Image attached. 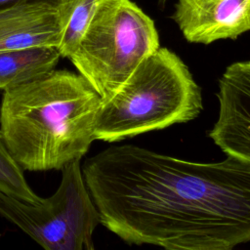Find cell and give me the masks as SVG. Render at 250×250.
Masks as SVG:
<instances>
[{
    "mask_svg": "<svg viewBox=\"0 0 250 250\" xmlns=\"http://www.w3.org/2000/svg\"><path fill=\"white\" fill-rule=\"evenodd\" d=\"M100 223L129 244L229 250L250 242V163L194 162L134 145L85 160Z\"/></svg>",
    "mask_w": 250,
    "mask_h": 250,
    "instance_id": "1",
    "label": "cell"
},
{
    "mask_svg": "<svg viewBox=\"0 0 250 250\" xmlns=\"http://www.w3.org/2000/svg\"><path fill=\"white\" fill-rule=\"evenodd\" d=\"M102 98L80 73L54 69L3 91L0 131L23 170H62L95 141Z\"/></svg>",
    "mask_w": 250,
    "mask_h": 250,
    "instance_id": "2",
    "label": "cell"
},
{
    "mask_svg": "<svg viewBox=\"0 0 250 250\" xmlns=\"http://www.w3.org/2000/svg\"><path fill=\"white\" fill-rule=\"evenodd\" d=\"M201 109V90L187 64L174 52L159 47L109 99L102 101L95 139L117 142L190 121Z\"/></svg>",
    "mask_w": 250,
    "mask_h": 250,
    "instance_id": "3",
    "label": "cell"
},
{
    "mask_svg": "<svg viewBox=\"0 0 250 250\" xmlns=\"http://www.w3.org/2000/svg\"><path fill=\"white\" fill-rule=\"evenodd\" d=\"M159 47L154 21L136 3L101 0L69 60L105 101Z\"/></svg>",
    "mask_w": 250,
    "mask_h": 250,
    "instance_id": "4",
    "label": "cell"
},
{
    "mask_svg": "<svg viewBox=\"0 0 250 250\" xmlns=\"http://www.w3.org/2000/svg\"><path fill=\"white\" fill-rule=\"evenodd\" d=\"M0 216L47 250H93V233L100 223L80 160L62 169L57 190L38 204L0 192Z\"/></svg>",
    "mask_w": 250,
    "mask_h": 250,
    "instance_id": "5",
    "label": "cell"
},
{
    "mask_svg": "<svg viewBox=\"0 0 250 250\" xmlns=\"http://www.w3.org/2000/svg\"><path fill=\"white\" fill-rule=\"evenodd\" d=\"M217 98L219 114L209 137L228 156L250 163V62L226 68Z\"/></svg>",
    "mask_w": 250,
    "mask_h": 250,
    "instance_id": "6",
    "label": "cell"
},
{
    "mask_svg": "<svg viewBox=\"0 0 250 250\" xmlns=\"http://www.w3.org/2000/svg\"><path fill=\"white\" fill-rule=\"evenodd\" d=\"M172 19L190 43L235 39L250 30V0H177Z\"/></svg>",
    "mask_w": 250,
    "mask_h": 250,
    "instance_id": "7",
    "label": "cell"
},
{
    "mask_svg": "<svg viewBox=\"0 0 250 250\" xmlns=\"http://www.w3.org/2000/svg\"><path fill=\"white\" fill-rule=\"evenodd\" d=\"M63 17L59 3L45 0L0 7V52L59 47Z\"/></svg>",
    "mask_w": 250,
    "mask_h": 250,
    "instance_id": "8",
    "label": "cell"
},
{
    "mask_svg": "<svg viewBox=\"0 0 250 250\" xmlns=\"http://www.w3.org/2000/svg\"><path fill=\"white\" fill-rule=\"evenodd\" d=\"M57 47H33L0 52V90L34 80L55 69Z\"/></svg>",
    "mask_w": 250,
    "mask_h": 250,
    "instance_id": "9",
    "label": "cell"
},
{
    "mask_svg": "<svg viewBox=\"0 0 250 250\" xmlns=\"http://www.w3.org/2000/svg\"><path fill=\"white\" fill-rule=\"evenodd\" d=\"M101 0H74L63 14V26L58 50L69 59L77 49Z\"/></svg>",
    "mask_w": 250,
    "mask_h": 250,
    "instance_id": "10",
    "label": "cell"
},
{
    "mask_svg": "<svg viewBox=\"0 0 250 250\" xmlns=\"http://www.w3.org/2000/svg\"><path fill=\"white\" fill-rule=\"evenodd\" d=\"M0 192L21 201L38 204L42 197L27 184L23 169L8 149L0 131Z\"/></svg>",
    "mask_w": 250,
    "mask_h": 250,
    "instance_id": "11",
    "label": "cell"
},
{
    "mask_svg": "<svg viewBox=\"0 0 250 250\" xmlns=\"http://www.w3.org/2000/svg\"><path fill=\"white\" fill-rule=\"evenodd\" d=\"M25 1H38V0H0V7L10 5V4H14V3H18V2H25ZM45 1H52V2L59 3L58 0H45Z\"/></svg>",
    "mask_w": 250,
    "mask_h": 250,
    "instance_id": "12",
    "label": "cell"
},
{
    "mask_svg": "<svg viewBox=\"0 0 250 250\" xmlns=\"http://www.w3.org/2000/svg\"><path fill=\"white\" fill-rule=\"evenodd\" d=\"M73 1H74V0H58L59 6H60L61 11H62V17H63L64 12L66 11V9L71 5V3H72Z\"/></svg>",
    "mask_w": 250,
    "mask_h": 250,
    "instance_id": "13",
    "label": "cell"
},
{
    "mask_svg": "<svg viewBox=\"0 0 250 250\" xmlns=\"http://www.w3.org/2000/svg\"><path fill=\"white\" fill-rule=\"evenodd\" d=\"M168 0H158V3L160 6H164Z\"/></svg>",
    "mask_w": 250,
    "mask_h": 250,
    "instance_id": "14",
    "label": "cell"
}]
</instances>
